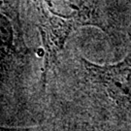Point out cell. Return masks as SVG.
<instances>
[{"label": "cell", "instance_id": "3957f363", "mask_svg": "<svg viewBox=\"0 0 131 131\" xmlns=\"http://www.w3.org/2000/svg\"><path fill=\"white\" fill-rule=\"evenodd\" d=\"M1 131H36V130L29 129V128H6V127H1Z\"/></svg>", "mask_w": 131, "mask_h": 131}, {"label": "cell", "instance_id": "6da1fadb", "mask_svg": "<svg viewBox=\"0 0 131 131\" xmlns=\"http://www.w3.org/2000/svg\"><path fill=\"white\" fill-rule=\"evenodd\" d=\"M39 30L46 52L45 72L51 69L58 52L76 27L96 20L89 0H39Z\"/></svg>", "mask_w": 131, "mask_h": 131}, {"label": "cell", "instance_id": "7a4b0ae2", "mask_svg": "<svg viewBox=\"0 0 131 131\" xmlns=\"http://www.w3.org/2000/svg\"><path fill=\"white\" fill-rule=\"evenodd\" d=\"M83 61L90 83L103 90L121 117L131 122V52L117 64Z\"/></svg>", "mask_w": 131, "mask_h": 131}]
</instances>
